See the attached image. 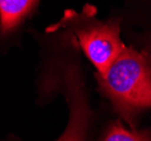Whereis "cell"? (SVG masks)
Instances as JSON below:
<instances>
[{"instance_id": "cell-2", "label": "cell", "mask_w": 151, "mask_h": 141, "mask_svg": "<svg viewBox=\"0 0 151 141\" xmlns=\"http://www.w3.org/2000/svg\"><path fill=\"white\" fill-rule=\"evenodd\" d=\"M63 28L71 32L76 37L85 55L93 63L97 73H105L121 52L125 43L122 39V23L117 15L107 20L96 18V12L86 5L81 13L67 10L61 20L47 31Z\"/></svg>"}, {"instance_id": "cell-5", "label": "cell", "mask_w": 151, "mask_h": 141, "mask_svg": "<svg viewBox=\"0 0 151 141\" xmlns=\"http://www.w3.org/2000/svg\"><path fill=\"white\" fill-rule=\"evenodd\" d=\"M122 120L112 122L105 132L101 135V140L105 141H148L151 140V129L138 130L132 129L122 123Z\"/></svg>"}, {"instance_id": "cell-4", "label": "cell", "mask_w": 151, "mask_h": 141, "mask_svg": "<svg viewBox=\"0 0 151 141\" xmlns=\"http://www.w3.org/2000/svg\"><path fill=\"white\" fill-rule=\"evenodd\" d=\"M36 2L37 0H0L1 33L7 34L15 29Z\"/></svg>"}, {"instance_id": "cell-1", "label": "cell", "mask_w": 151, "mask_h": 141, "mask_svg": "<svg viewBox=\"0 0 151 141\" xmlns=\"http://www.w3.org/2000/svg\"><path fill=\"white\" fill-rule=\"evenodd\" d=\"M98 90L114 113L127 127L138 129L139 120L151 109V53L125 45L108 70L95 73Z\"/></svg>"}, {"instance_id": "cell-3", "label": "cell", "mask_w": 151, "mask_h": 141, "mask_svg": "<svg viewBox=\"0 0 151 141\" xmlns=\"http://www.w3.org/2000/svg\"><path fill=\"white\" fill-rule=\"evenodd\" d=\"M127 44L151 53V0H122L116 8Z\"/></svg>"}]
</instances>
